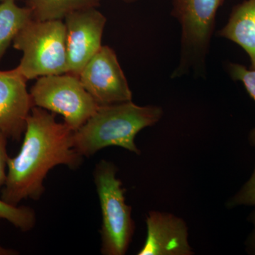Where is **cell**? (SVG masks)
Segmentation results:
<instances>
[{
    "mask_svg": "<svg viewBox=\"0 0 255 255\" xmlns=\"http://www.w3.org/2000/svg\"><path fill=\"white\" fill-rule=\"evenodd\" d=\"M226 0H172L171 14L181 26L180 56L171 78H204L216 15Z\"/></svg>",
    "mask_w": 255,
    "mask_h": 255,
    "instance_id": "3",
    "label": "cell"
},
{
    "mask_svg": "<svg viewBox=\"0 0 255 255\" xmlns=\"http://www.w3.org/2000/svg\"><path fill=\"white\" fill-rule=\"evenodd\" d=\"M0 219L5 220L23 232L31 231L36 222V214L31 208L12 206L1 199Z\"/></svg>",
    "mask_w": 255,
    "mask_h": 255,
    "instance_id": "14",
    "label": "cell"
},
{
    "mask_svg": "<svg viewBox=\"0 0 255 255\" xmlns=\"http://www.w3.org/2000/svg\"><path fill=\"white\" fill-rule=\"evenodd\" d=\"M27 81L17 67L0 70V132L17 141L24 134L33 107Z\"/></svg>",
    "mask_w": 255,
    "mask_h": 255,
    "instance_id": "9",
    "label": "cell"
},
{
    "mask_svg": "<svg viewBox=\"0 0 255 255\" xmlns=\"http://www.w3.org/2000/svg\"><path fill=\"white\" fill-rule=\"evenodd\" d=\"M16 254H17V252L7 249L0 245V255H14Z\"/></svg>",
    "mask_w": 255,
    "mask_h": 255,
    "instance_id": "18",
    "label": "cell"
},
{
    "mask_svg": "<svg viewBox=\"0 0 255 255\" xmlns=\"http://www.w3.org/2000/svg\"><path fill=\"white\" fill-rule=\"evenodd\" d=\"M101 0H26L37 20H63L67 15L78 10L97 7Z\"/></svg>",
    "mask_w": 255,
    "mask_h": 255,
    "instance_id": "13",
    "label": "cell"
},
{
    "mask_svg": "<svg viewBox=\"0 0 255 255\" xmlns=\"http://www.w3.org/2000/svg\"><path fill=\"white\" fill-rule=\"evenodd\" d=\"M80 82L100 106L132 101V92L115 51L110 46L100 50L82 69Z\"/></svg>",
    "mask_w": 255,
    "mask_h": 255,
    "instance_id": "7",
    "label": "cell"
},
{
    "mask_svg": "<svg viewBox=\"0 0 255 255\" xmlns=\"http://www.w3.org/2000/svg\"><path fill=\"white\" fill-rule=\"evenodd\" d=\"M29 92L33 107L60 114L64 123L73 131L100 107L78 77L70 73L41 77Z\"/></svg>",
    "mask_w": 255,
    "mask_h": 255,
    "instance_id": "6",
    "label": "cell"
},
{
    "mask_svg": "<svg viewBox=\"0 0 255 255\" xmlns=\"http://www.w3.org/2000/svg\"><path fill=\"white\" fill-rule=\"evenodd\" d=\"M228 70L233 80L241 82L248 94L255 101V69L249 70L241 64L230 63ZM250 140L255 145V128L252 130Z\"/></svg>",
    "mask_w": 255,
    "mask_h": 255,
    "instance_id": "15",
    "label": "cell"
},
{
    "mask_svg": "<svg viewBox=\"0 0 255 255\" xmlns=\"http://www.w3.org/2000/svg\"><path fill=\"white\" fill-rule=\"evenodd\" d=\"M7 140V137L0 132V193L6 179L7 163L9 158L6 149Z\"/></svg>",
    "mask_w": 255,
    "mask_h": 255,
    "instance_id": "17",
    "label": "cell"
},
{
    "mask_svg": "<svg viewBox=\"0 0 255 255\" xmlns=\"http://www.w3.org/2000/svg\"><path fill=\"white\" fill-rule=\"evenodd\" d=\"M22 52L17 68L27 80L68 73L66 28L63 20L32 18L13 41Z\"/></svg>",
    "mask_w": 255,
    "mask_h": 255,
    "instance_id": "4",
    "label": "cell"
},
{
    "mask_svg": "<svg viewBox=\"0 0 255 255\" xmlns=\"http://www.w3.org/2000/svg\"><path fill=\"white\" fill-rule=\"evenodd\" d=\"M255 205V168L251 179L227 203V207Z\"/></svg>",
    "mask_w": 255,
    "mask_h": 255,
    "instance_id": "16",
    "label": "cell"
},
{
    "mask_svg": "<svg viewBox=\"0 0 255 255\" xmlns=\"http://www.w3.org/2000/svg\"><path fill=\"white\" fill-rule=\"evenodd\" d=\"M163 110L158 106H139L132 101L100 106L78 130L74 131L75 150L82 157H91L99 151L117 146L140 154L135 142L140 130L158 123Z\"/></svg>",
    "mask_w": 255,
    "mask_h": 255,
    "instance_id": "2",
    "label": "cell"
},
{
    "mask_svg": "<svg viewBox=\"0 0 255 255\" xmlns=\"http://www.w3.org/2000/svg\"><path fill=\"white\" fill-rule=\"evenodd\" d=\"M253 245H254L255 248V233L254 236H253Z\"/></svg>",
    "mask_w": 255,
    "mask_h": 255,
    "instance_id": "20",
    "label": "cell"
},
{
    "mask_svg": "<svg viewBox=\"0 0 255 255\" xmlns=\"http://www.w3.org/2000/svg\"><path fill=\"white\" fill-rule=\"evenodd\" d=\"M107 18L97 7L78 10L64 18L66 28L68 73L78 77L102 48Z\"/></svg>",
    "mask_w": 255,
    "mask_h": 255,
    "instance_id": "8",
    "label": "cell"
},
{
    "mask_svg": "<svg viewBox=\"0 0 255 255\" xmlns=\"http://www.w3.org/2000/svg\"><path fill=\"white\" fill-rule=\"evenodd\" d=\"M218 34L241 46L249 55L252 68L255 69V0H245L235 6Z\"/></svg>",
    "mask_w": 255,
    "mask_h": 255,
    "instance_id": "11",
    "label": "cell"
},
{
    "mask_svg": "<svg viewBox=\"0 0 255 255\" xmlns=\"http://www.w3.org/2000/svg\"><path fill=\"white\" fill-rule=\"evenodd\" d=\"M32 18L33 14L28 6L21 7L15 0L0 2V62L18 32Z\"/></svg>",
    "mask_w": 255,
    "mask_h": 255,
    "instance_id": "12",
    "label": "cell"
},
{
    "mask_svg": "<svg viewBox=\"0 0 255 255\" xmlns=\"http://www.w3.org/2000/svg\"><path fill=\"white\" fill-rule=\"evenodd\" d=\"M4 1V0H0V2H1V1Z\"/></svg>",
    "mask_w": 255,
    "mask_h": 255,
    "instance_id": "21",
    "label": "cell"
},
{
    "mask_svg": "<svg viewBox=\"0 0 255 255\" xmlns=\"http://www.w3.org/2000/svg\"><path fill=\"white\" fill-rule=\"evenodd\" d=\"M147 236L137 255H191L187 223L175 215L150 211L146 217Z\"/></svg>",
    "mask_w": 255,
    "mask_h": 255,
    "instance_id": "10",
    "label": "cell"
},
{
    "mask_svg": "<svg viewBox=\"0 0 255 255\" xmlns=\"http://www.w3.org/2000/svg\"><path fill=\"white\" fill-rule=\"evenodd\" d=\"M117 172L115 164L105 159L94 171L102 211L101 253L104 255H126L135 231L131 207L126 203V189Z\"/></svg>",
    "mask_w": 255,
    "mask_h": 255,
    "instance_id": "5",
    "label": "cell"
},
{
    "mask_svg": "<svg viewBox=\"0 0 255 255\" xmlns=\"http://www.w3.org/2000/svg\"><path fill=\"white\" fill-rule=\"evenodd\" d=\"M73 130L59 123L55 114L33 107L26 122L22 145L8 160L1 200L18 206L24 199L38 200L45 191L47 174L58 165L78 168L82 157L74 147Z\"/></svg>",
    "mask_w": 255,
    "mask_h": 255,
    "instance_id": "1",
    "label": "cell"
},
{
    "mask_svg": "<svg viewBox=\"0 0 255 255\" xmlns=\"http://www.w3.org/2000/svg\"><path fill=\"white\" fill-rule=\"evenodd\" d=\"M122 1L126 3H133L135 2V1H137V0H122Z\"/></svg>",
    "mask_w": 255,
    "mask_h": 255,
    "instance_id": "19",
    "label": "cell"
}]
</instances>
